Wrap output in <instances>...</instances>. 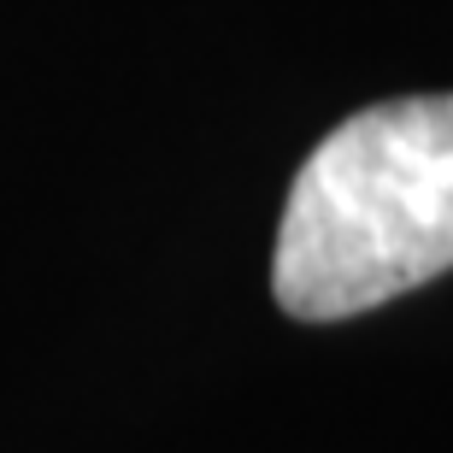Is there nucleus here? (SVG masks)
<instances>
[{"label": "nucleus", "mask_w": 453, "mask_h": 453, "mask_svg": "<svg viewBox=\"0 0 453 453\" xmlns=\"http://www.w3.org/2000/svg\"><path fill=\"white\" fill-rule=\"evenodd\" d=\"M453 271V95L342 118L295 171L271 259L288 319L336 324Z\"/></svg>", "instance_id": "nucleus-1"}]
</instances>
